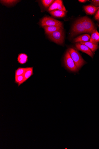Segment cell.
<instances>
[{"label": "cell", "mask_w": 99, "mask_h": 149, "mask_svg": "<svg viewBox=\"0 0 99 149\" xmlns=\"http://www.w3.org/2000/svg\"><path fill=\"white\" fill-rule=\"evenodd\" d=\"M78 44H83L88 47L94 53L99 48L98 45H96L90 42L78 43Z\"/></svg>", "instance_id": "14"}, {"label": "cell", "mask_w": 99, "mask_h": 149, "mask_svg": "<svg viewBox=\"0 0 99 149\" xmlns=\"http://www.w3.org/2000/svg\"><path fill=\"white\" fill-rule=\"evenodd\" d=\"M99 8V7L93 5H89L84 6V9L87 14L93 15L95 14Z\"/></svg>", "instance_id": "9"}, {"label": "cell", "mask_w": 99, "mask_h": 149, "mask_svg": "<svg viewBox=\"0 0 99 149\" xmlns=\"http://www.w3.org/2000/svg\"><path fill=\"white\" fill-rule=\"evenodd\" d=\"M33 67H27L26 70L24 74V82L33 74Z\"/></svg>", "instance_id": "15"}, {"label": "cell", "mask_w": 99, "mask_h": 149, "mask_svg": "<svg viewBox=\"0 0 99 149\" xmlns=\"http://www.w3.org/2000/svg\"><path fill=\"white\" fill-rule=\"evenodd\" d=\"M58 10L66 12V10L64 7L62 1L56 0L49 7L48 10L49 11Z\"/></svg>", "instance_id": "7"}, {"label": "cell", "mask_w": 99, "mask_h": 149, "mask_svg": "<svg viewBox=\"0 0 99 149\" xmlns=\"http://www.w3.org/2000/svg\"><path fill=\"white\" fill-rule=\"evenodd\" d=\"M28 57L24 53H21L19 54L18 57V61L21 64H23L27 61Z\"/></svg>", "instance_id": "16"}, {"label": "cell", "mask_w": 99, "mask_h": 149, "mask_svg": "<svg viewBox=\"0 0 99 149\" xmlns=\"http://www.w3.org/2000/svg\"><path fill=\"white\" fill-rule=\"evenodd\" d=\"M68 51L78 70L87 63L82 58L78 52L75 49L73 48H70L68 49Z\"/></svg>", "instance_id": "1"}, {"label": "cell", "mask_w": 99, "mask_h": 149, "mask_svg": "<svg viewBox=\"0 0 99 149\" xmlns=\"http://www.w3.org/2000/svg\"><path fill=\"white\" fill-rule=\"evenodd\" d=\"M26 69L27 67L19 68L15 71V77L24 75Z\"/></svg>", "instance_id": "18"}, {"label": "cell", "mask_w": 99, "mask_h": 149, "mask_svg": "<svg viewBox=\"0 0 99 149\" xmlns=\"http://www.w3.org/2000/svg\"><path fill=\"white\" fill-rule=\"evenodd\" d=\"M41 24L43 27L51 26H63L61 22L49 17H45L42 19L41 21Z\"/></svg>", "instance_id": "5"}, {"label": "cell", "mask_w": 99, "mask_h": 149, "mask_svg": "<svg viewBox=\"0 0 99 149\" xmlns=\"http://www.w3.org/2000/svg\"><path fill=\"white\" fill-rule=\"evenodd\" d=\"M50 14L53 16L59 18H62L66 16V13L64 11L56 10L50 11Z\"/></svg>", "instance_id": "13"}, {"label": "cell", "mask_w": 99, "mask_h": 149, "mask_svg": "<svg viewBox=\"0 0 99 149\" xmlns=\"http://www.w3.org/2000/svg\"><path fill=\"white\" fill-rule=\"evenodd\" d=\"M91 36L89 34L82 35L75 38L73 42L74 43H81L90 41Z\"/></svg>", "instance_id": "10"}, {"label": "cell", "mask_w": 99, "mask_h": 149, "mask_svg": "<svg viewBox=\"0 0 99 149\" xmlns=\"http://www.w3.org/2000/svg\"><path fill=\"white\" fill-rule=\"evenodd\" d=\"M15 83L19 86L24 82V75L15 77Z\"/></svg>", "instance_id": "17"}, {"label": "cell", "mask_w": 99, "mask_h": 149, "mask_svg": "<svg viewBox=\"0 0 99 149\" xmlns=\"http://www.w3.org/2000/svg\"><path fill=\"white\" fill-rule=\"evenodd\" d=\"M97 25H98V26L99 27V25L98 24Z\"/></svg>", "instance_id": "24"}, {"label": "cell", "mask_w": 99, "mask_h": 149, "mask_svg": "<svg viewBox=\"0 0 99 149\" xmlns=\"http://www.w3.org/2000/svg\"><path fill=\"white\" fill-rule=\"evenodd\" d=\"M64 61L65 66L69 70L73 72L78 71V69L68 51L65 54Z\"/></svg>", "instance_id": "4"}, {"label": "cell", "mask_w": 99, "mask_h": 149, "mask_svg": "<svg viewBox=\"0 0 99 149\" xmlns=\"http://www.w3.org/2000/svg\"><path fill=\"white\" fill-rule=\"evenodd\" d=\"M44 28L47 35L63 29V26H46Z\"/></svg>", "instance_id": "11"}, {"label": "cell", "mask_w": 99, "mask_h": 149, "mask_svg": "<svg viewBox=\"0 0 99 149\" xmlns=\"http://www.w3.org/2000/svg\"><path fill=\"white\" fill-rule=\"evenodd\" d=\"M75 45L76 48L78 49L87 54L92 58H93V53L87 46L83 44L78 43L76 44Z\"/></svg>", "instance_id": "8"}, {"label": "cell", "mask_w": 99, "mask_h": 149, "mask_svg": "<svg viewBox=\"0 0 99 149\" xmlns=\"http://www.w3.org/2000/svg\"><path fill=\"white\" fill-rule=\"evenodd\" d=\"M94 18L96 20L99 21V8L96 13Z\"/></svg>", "instance_id": "22"}, {"label": "cell", "mask_w": 99, "mask_h": 149, "mask_svg": "<svg viewBox=\"0 0 99 149\" xmlns=\"http://www.w3.org/2000/svg\"><path fill=\"white\" fill-rule=\"evenodd\" d=\"M78 1L80 3H84L88 1H87V0H79Z\"/></svg>", "instance_id": "23"}, {"label": "cell", "mask_w": 99, "mask_h": 149, "mask_svg": "<svg viewBox=\"0 0 99 149\" xmlns=\"http://www.w3.org/2000/svg\"><path fill=\"white\" fill-rule=\"evenodd\" d=\"M42 4L46 8L50 7L55 1L53 0H42Z\"/></svg>", "instance_id": "19"}, {"label": "cell", "mask_w": 99, "mask_h": 149, "mask_svg": "<svg viewBox=\"0 0 99 149\" xmlns=\"http://www.w3.org/2000/svg\"><path fill=\"white\" fill-rule=\"evenodd\" d=\"M86 33L87 32L85 30L79 19L74 24L71 34V36L73 37L79 34Z\"/></svg>", "instance_id": "6"}, {"label": "cell", "mask_w": 99, "mask_h": 149, "mask_svg": "<svg viewBox=\"0 0 99 149\" xmlns=\"http://www.w3.org/2000/svg\"><path fill=\"white\" fill-rule=\"evenodd\" d=\"M91 3L95 6L99 7V0H93Z\"/></svg>", "instance_id": "21"}, {"label": "cell", "mask_w": 99, "mask_h": 149, "mask_svg": "<svg viewBox=\"0 0 99 149\" xmlns=\"http://www.w3.org/2000/svg\"><path fill=\"white\" fill-rule=\"evenodd\" d=\"M79 19L87 33L92 34L96 30L93 22L87 17H83Z\"/></svg>", "instance_id": "3"}, {"label": "cell", "mask_w": 99, "mask_h": 149, "mask_svg": "<svg viewBox=\"0 0 99 149\" xmlns=\"http://www.w3.org/2000/svg\"><path fill=\"white\" fill-rule=\"evenodd\" d=\"M89 42L98 45L99 42V33L96 30L91 34Z\"/></svg>", "instance_id": "12"}, {"label": "cell", "mask_w": 99, "mask_h": 149, "mask_svg": "<svg viewBox=\"0 0 99 149\" xmlns=\"http://www.w3.org/2000/svg\"><path fill=\"white\" fill-rule=\"evenodd\" d=\"M47 35L52 41L55 43L61 45L64 43V34L63 29Z\"/></svg>", "instance_id": "2"}, {"label": "cell", "mask_w": 99, "mask_h": 149, "mask_svg": "<svg viewBox=\"0 0 99 149\" xmlns=\"http://www.w3.org/2000/svg\"><path fill=\"white\" fill-rule=\"evenodd\" d=\"M18 1H1V2L5 5H12L18 2Z\"/></svg>", "instance_id": "20"}]
</instances>
